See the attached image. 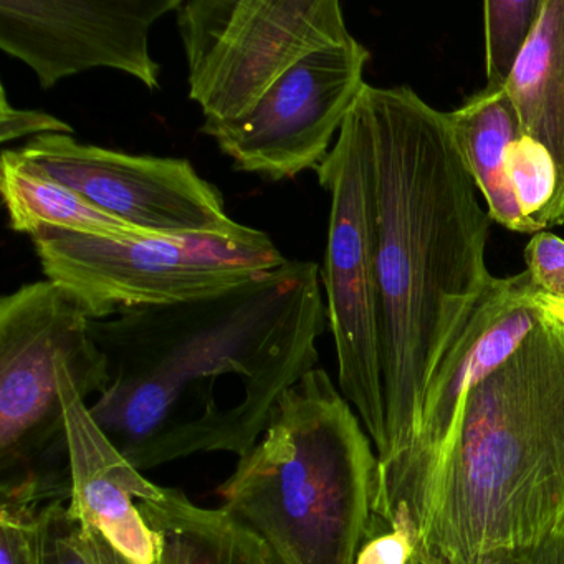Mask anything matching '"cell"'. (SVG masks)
<instances>
[{"label": "cell", "mask_w": 564, "mask_h": 564, "mask_svg": "<svg viewBox=\"0 0 564 564\" xmlns=\"http://www.w3.org/2000/svg\"><path fill=\"white\" fill-rule=\"evenodd\" d=\"M414 554L415 546L408 533L382 527L372 518L371 530L355 564H411Z\"/></svg>", "instance_id": "24"}, {"label": "cell", "mask_w": 564, "mask_h": 564, "mask_svg": "<svg viewBox=\"0 0 564 564\" xmlns=\"http://www.w3.org/2000/svg\"><path fill=\"white\" fill-rule=\"evenodd\" d=\"M174 14L206 121L237 120L296 62L352 37L338 0H183Z\"/></svg>", "instance_id": "9"}, {"label": "cell", "mask_w": 564, "mask_h": 564, "mask_svg": "<svg viewBox=\"0 0 564 564\" xmlns=\"http://www.w3.org/2000/svg\"><path fill=\"white\" fill-rule=\"evenodd\" d=\"M561 530L564 531V521H563V523H561Z\"/></svg>", "instance_id": "29"}, {"label": "cell", "mask_w": 564, "mask_h": 564, "mask_svg": "<svg viewBox=\"0 0 564 564\" xmlns=\"http://www.w3.org/2000/svg\"><path fill=\"white\" fill-rule=\"evenodd\" d=\"M84 398L110 386L105 352L77 296L52 280L0 299V503L70 500L62 378Z\"/></svg>", "instance_id": "5"}, {"label": "cell", "mask_w": 564, "mask_h": 564, "mask_svg": "<svg viewBox=\"0 0 564 564\" xmlns=\"http://www.w3.org/2000/svg\"><path fill=\"white\" fill-rule=\"evenodd\" d=\"M75 130L67 121L41 110H22L9 101L4 85L0 87V143L22 140L28 137L45 134H74Z\"/></svg>", "instance_id": "23"}, {"label": "cell", "mask_w": 564, "mask_h": 564, "mask_svg": "<svg viewBox=\"0 0 564 564\" xmlns=\"http://www.w3.org/2000/svg\"><path fill=\"white\" fill-rule=\"evenodd\" d=\"M376 180V273L388 445L417 435L429 382L495 276L490 216L448 124L412 88H365Z\"/></svg>", "instance_id": "2"}, {"label": "cell", "mask_w": 564, "mask_h": 564, "mask_svg": "<svg viewBox=\"0 0 564 564\" xmlns=\"http://www.w3.org/2000/svg\"><path fill=\"white\" fill-rule=\"evenodd\" d=\"M507 176L524 216L534 230H543V214L553 199L556 176L543 148L521 137L511 144L507 156Z\"/></svg>", "instance_id": "19"}, {"label": "cell", "mask_w": 564, "mask_h": 564, "mask_svg": "<svg viewBox=\"0 0 564 564\" xmlns=\"http://www.w3.org/2000/svg\"><path fill=\"white\" fill-rule=\"evenodd\" d=\"M41 564H98L91 533L68 510V500L48 501L41 513Z\"/></svg>", "instance_id": "20"}, {"label": "cell", "mask_w": 564, "mask_h": 564, "mask_svg": "<svg viewBox=\"0 0 564 564\" xmlns=\"http://www.w3.org/2000/svg\"><path fill=\"white\" fill-rule=\"evenodd\" d=\"M543 313L527 270L494 279L429 382L414 441L392 460L379 464L375 518L408 533L415 551L454 452L468 394L517 351Z\"/></svg>", "instance_id": "8"}, {"label": "cell", "mask_w": 564, "mask_h": 564, "mask_svg": "<svg viewBox=\"0 0 564 564\" xmlns=\"http://www.w3.org/2000/svg\"><path fill=\"white\" fill-rule=\"evenodd\" d=\"M372 445L328 372L315 368L283 392L217 491L280 564H355L375 518Z\"/></svg>", "instance_id": "4"}, {"label": "cell", "mask_w": 564, "mask_h": 564, "mask_svg": "<svg viewBox=\"0 0 564 564\" xmlns=\"http://www.w3.org/2000/svg\"><path fill=\"white\" fill-rule=\"evenodd\" d=\"M62 402L70 467L68 510L128 563L156 564V534L138 501L154 497L161 487L148 480L98 424L72 371L62 378Z\"/></svg>", "instance_id": "13"}, {"label": "cell", "mask_w": 564, "mask_h": 564, "mask_svg": "<svg viewBox=\"0 0 564 564\" xmlns=\"http://www.w3.org/2000/svg\"><path fill=\"white\" fill-rule=\"evenodd\" d=\"M563 521L564 329L544 310L517 351L468 394L412 563L517 553Z\"/></svg>", "instance_id": "3"}, {"label": "cell", "mask_w": 564, "mask_h": 564, "mask_svg": "<svg viewBox=\"0 0 564 564\" xmlns=\"http://www.w3.org/2000/svg\"><path fill=\"white\" fill-rule=\"evenodd\" d=\"M411 564H415V563H411ZM474 564H500V556L488 557V560L478 561V563H474Z\"/></svg>", "instance_id": "28"}, {"label": "cell", "mask_w": 564, "mask_h": 564, "mask_svg": "<svg viewBox=\"0 0 564 564\" xmlns=\"http://www.w3.org/2000/svg\"><path fill=\"white\" fill-rule=\"evenodd\" d=\"M21 151L48 176L141 232L229 234L240 226L227 214L220 191L187 160L108 150L74 134L34 138Z\"/></svg>", "instance_id": "11"}, {"label": "cell", "mask_w": 564, "mask_h": 564, "mask_svg": "<svg viewBox=\"0 0 564 564\" xmlns=\"http://www.w3.org/2000/svg\"><path fill=\"white\" fill-rule=\"evenodd\" d=\"M41 508L0 503V564H41Z\"/></svg>", "instance_id": "21"}, {"label": "cell", "mask_w": 564, "mask_h": 564, "mask_svg": "<svg viewBox=\"0 0 564 564\" xmlns=\"http://www.w3.org/2000/svg\"><path fill=\"white\" fill-rule=\"evenodd\" d=\"M183 0H0V48L28 65L44 90L84 72L130 75L161 88L151 29Z\"/></svg>", "instance_id": "12"}, {"label": "cell", "mask_w": 564, "mask_h": 564, "mask_svg": "<svg viewBox=\"0 0 564 564\" xmlns=\"http://www.w3.org/2000/svg\"><path fill=\"white\" fill-rule=\"evenodd\" d=\"M544 0L484 2L485 88H507L511 74L533 37Z\"/></svg>", "instance_id": "18"}, {"label": "cell", "mask_w": 564, "mask_h": 564, "mask_svg": "<svg viewBox=\"0 0 564 564\" xmlns=\"http://www.w3.org/2000/svg\"><path fill=\"white\" fill-rule=\"evenodd\" d=\"M369 51L355 37L296 62L242 117L206 121L234 170L269 181L293 180L318 170L335 137L358 105Z\"/></svg>", "instance_id": "10"}, {"label": "cell", "mask_w": 564, "mask_h": 564, "mask_svg": "<svg viewBox=\"0 0 564 564\" xmlns=\"http://www.w3.org/2000/svg\"><path fill=\"white\" fill-rule=\"evenodd\" d=\"M500 564H564V531L560 527L536 546L503 554Z\"/></svg>", "instance_id": "25"}, {"label": "cell", "mask_w": 564, "mask_h": 564, "mask_svg": "<svg viewBox=\"0 0 564 564\" xmlns=\"http://www.w3.org/2000/svg\"><path fill=\"white\" fill-rule=\"evenodd\" d=\"M322 269L289 260L236 289L191 302L91 319L110 386L91 414L140 470L177 460L216 417L214 382L237 376L242 401L204 435L197 454L246 455L276 402L318 362L328 316Z\"/></svg>", "instance_id": "1"}, {"label": "cell", "mask_w": 564, "mask_h": 564, "mask_svg": "<svg viewBox=\"0 0 564 564\" xmlns=\"http://www.w3.org/2000/svg\"><path fill=\"white\" fill-rule=\"evenodd\" d=\"M91 540H94L95 556L98 564H130L123 556L117 553L100 534L90 531Z\"/></svg>", "instance_id": "26"}, {"label": "cell", "mask_w": 564, "mask_h": 564, "mask_svg": "<svg viewBox=\"0 0 564 564\" xmlns=\"http://www.w3.org/2000/svg\"><path fill=\"white\" fill-rule=\"evenodd\" d=\"M315 173L332 197L322 282L339 391L361 419L379 458L388 437L376 273L375 151L361 98Z\"/></svg>", "instance_id": "7"}, {"label": "cell", "mask_w": 564, "mask_h": 564, "mask_svg": "<svg viewBox=\"0 0 564 564\" xmlns=\"http://www.w3.org/2000/svg\"><path fill=\"white\" fill-rule=\"evenodd\" d=\"M156 534V564H280L270 547L226 508H204L177 488L138 501Z\"/></svg>", "instance_id": "15"}, {"label": "cell", "mask_w": 564, "mask_h": 564, "mask_svg": "<svg viewBox=\"0 0 564 564\" xmlns=\"http://www.w3.org/2000/svg\"><path fill=\"white\" fill-rule=\"evenodd\" d=\"M524 263L540 295L564 302V239L550 230L533 234L524 247Z\"/></svg>", "instance_id": "22"}, {"label": "cell", "mask_w": 564, "mask_h": 564, "mask_svg": "<svg viewBox=\"0 0 564 564\" xmlns=\"http://www.w3.org/2000/svg\"><path fill=\"white\" fill-rule=\"evenodd\" d=\"M507 91L521 137L543 148L553 163L556 186L543 214V230L564 226V0H544Z\"/></svg>", "instance_id": "14"}, {"label": "cell", "mask_w": 564, "mask_h": 564, "mask_svg": "<svg viewBox=\"0 0 564 564\" xmlns=\"http://www.w3.org/2000/svg\"><path fill=\"white\" fill-rule=\"evenodd\" d=\"M32 242L45 279L70 290L91 319L217 295L289 262L269 234L242 224L127 239L48 230Z\"/></svg>", "instance_id": "6"}, {"label": "cell", "mask_w": 564, "mask_h": 564, "mask_svg": "<svg viewBox=\"0 0 564 564\" xmlns=\"http://www.w3.org/2000/svg\"><path fill=\"white\" fill-rule=\"evenodd\" d=\"M447 120L490 219L513 232L536 234L507 176L508 151L521 138L507 88H481L460 108L447 113Z\"/></svg>", "instance_id": "16"}, {"label": "cell", "mask_w": 564, "mask_h": 564, "mask_svg": "<svg viewBox=\"0 0 564 564\" xmlns=\"http://www.w3.org/2000/svg\"><path fill=\"white\" fill-rule=\"evenodd\" d=\"M540 302L541 305L544 306V310H546L547 313H551L564 329V302L546 299V296L543 295H540Z\"/></svg>", "instance_id": "27"}, {"label": "cell", "mask_w": 564, "mask_h": 564, "mask_svg": "<svg viewBox=\"0 0 564 564\" xmlns=\"http://www.w3.org/2000/svg\"><path fill=\"white\" fill-rule=\"evenodd\" d=\"M0 193L9 227L31 239L48 232L127 239L153 236L141 232L88 203L82 194L48 176L22 151L4 150L0 156Z\"/></svg>", "instance_id": "17"}]
</instances>
